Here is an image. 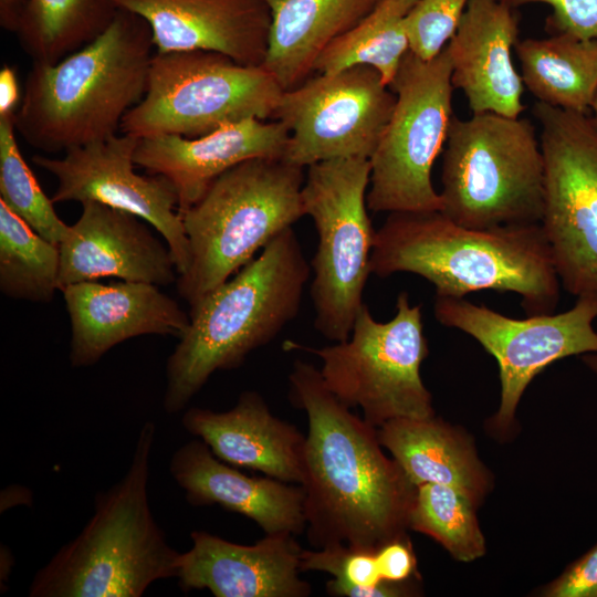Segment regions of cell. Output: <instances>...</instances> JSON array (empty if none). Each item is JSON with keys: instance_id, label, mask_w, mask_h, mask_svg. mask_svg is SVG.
<instances>
[{"instance_id": "cell-1", "label": "cell", "mask_w": 597, "mask_h": 597, "mask_svg": "<svg viewBox=\"0 0 597 597\" xmlns=\"http://www.w3.org/2000/svg\"><path fill=\"white\" fill-rule=\"evenodd\" d=\"M289 383L308 420L300 485L310 544L377 551L408 535L417 486L384 453L377 428L352 413L312 364L295 360Z\"/></svg>"}, {"instance_id": "cell-2", "label": "cell", "mask_w": 597, "mask_h": 597, "mask_svg": "<svg viewBox=\"0 0 597 597\" xmlns=\"http://www.w3.org/2000/svg\"><path fill=\"white\" fill-rule=\"evenodd\" d=\"M371 273L418 274L437 296L514 292L528 315L554 313L561 281L541 223L468 228L441 211L392 212L376 231Z\"/></svg>"}, {"instance_id": "cell-3", "label": "cell", "mask_w": 597, "mask_h": 597, "mask_svg": "<svg viewBox=\"0 0 597 597\" xmlns=\"http://www.w3.org/2000/svg\"><path fill=\"white\" fill-rule=\"evenodd\" d=\"M149 23L118 9L96 40L55 64H32L13 121L33 148L59 153L105 140L146 94L154 48Z\"/></svg>"}, {"instance_id": "cell-4", "label": "cell", "mask_w": 597, "mask_h": 597, "mask_svg": "<svg viewBox=\"0 0 597 597\" xmlns=\"http://www.w3.org/2000/svg\"><path fill=\"white\" fill-rule=\"evenodd\" d=\"M310 274L291 227L191 306L189 326L167 359L165 411L179 412L212 374L239 367L271 342L296 317Z\"/></svg>"}, {"instance_id": "cell-5", "label": "cell", "mask_w": 597, "mask_h": 597, "mask_svg": "<svg viewBox=\"0 0 597 597\" xmlns=\"http://www.w3.org/2000/svg\"><path fill=\"white\" fill-rule=\"evenodd\" d=\"M156 425L146 421L124 476L94 500L81 533L63 545L30 583V597H140L175 577L180 553L167 542L149 505Z\"/></svg>"}, {"instance_id": "cell-6", "label": "cell", "mask_w": 597, "mask_h": 597, "mask_svg": "<svg viewBox=\"0 0 597 597\" xmlns=\"http://www.w3.org/2000/svg\"><path fill=\"white\" fill-rule=\"evenodd\" d=\"M304 180V167L284 158L249 159L219 176L181 214L189 264L177 287L190 307L305 216Z\"/></svg>"}, {"instance_id": "cell-7", "label": "cell", "mask_w": 597, "mask_h": 597, "mask_svg": "<svg viewBox=\"0 0 597 597\" xmlns=\"http://www.w3.org/2000/svg\"><path fill=\"white\" fill-rule=\"evenodd\" d=\"M441 212L468 228L541 223L545 161L531 121L453 116L443 151Z\"/></svg>"}, {"instance_id": "cell-8", "label": "cell", "mask_w": 597, "mask_h": 597, "mask_svg": "<svg viewBox=\"0 0 597 597\" xmlns=\"http://www.w3.org/2000/svg\"><path fill=\"white\" fill-rule=\"evenodd\" d=\"M283 92L264 65H242L212 51L156 52L146 94L124 116L121 132L195 138L243 119H273Z\"/></svg>"}, {"instance_id": "cell-9", "label": "cell", "mask_w": 597, "mask_h": 597, "mask_svg": "<svg viewBox=\"0 0 597 597\" xmlns=\"http://www.w3.org/2000/svg\"><path fill=\"white\" fill-rule=\"evenodd\" d=\"M304 213L318 243L311 262L314 327L325 338L346 341L363 306L376 231L368 216L370 161L350 157L306 167Z\"/></svg>"}, {"instance_id": "cell-10", "label": "cell", "mask_w": 597, "mask_h": 597, "mask_svg": "<svg viewBox=\"0 0 597 597\" xmlns=\"http://www.w3.org/2000/svg\"><path fill=\"white\" fill-rule=\"evenodd\" d=\"M289 348L316 355L328 389L347 407H359L364 419L378 428L398 418L436 415L432 396L420 376L427 357L420 305H411L407 292L396 301L388 322L376 321L363 304L349 337L313 348L286 342Z\"/></svg>"}, {"instance_id": "cell-11", "label": "cell", "mask_w": 597, "mask_h": 597, "mask_svg": "<svg viewBox=\"0 0 597 597\" xmlns=\"http://www.w3.org/2000/svg\"><path fill=\"white\" fill-rule=\"evenodd\" d=\"M389 87L396 103L369 158L368 209L389 213L441 211L442 199L431 174L454 116L447 49L428 61L408 51Z\"/></svg>"}, {"instance_id": "cell-12", "label": "cell", "mask_w": 597, "mask_h": 597, "mask_svg": "<svg viewBox=\"0 0 597 597\" xmlns=\"http://www.w3.org/2000/svg\"><path fill=\"white\" fill-rule=\"evenodd\" d=\"M545 161L542 228L564 289L597 296V128L586 114L536 102Z\"/></svg>"}, {"instance_id": "cell-13", "label": "cell", "mask_w": 597, "mask_h": 597, "mask_svg": "<svg viewBox=\"0 0 597 597\" xmlns=\"http://www.w3.org/2000/svg\"><path fill=\"white\" fill-rule=\"evenodd\" d=\"M433 311L440 324L472 336L496 359L501 397L486 429L501 441L514 433L519 402L536 375L559 359L597 353V296H579L566 312L523 320L463 297L437 296Z\"/></svg>"}, {"instance_id": "cell-14", "label": "cell", "mask_w": 597, "mask_h": 597, "mask_svg": "<svg viewBox=\"0 0 597 597\" xmlns=\"http://www.w3.org/2000/svg\"><path fill=\"white\" fill-rule=\"evenodd\" d=\"M396 95L367 65L314 73L284 91L274 118L290 132L284 159L308 167L320 161L369 159L390 119Z\"/></svg>"}, {"instance_id": "cell-15", "label": "cell", "mask_w": 597, "mask_h": 597, "mask_svg": "<svg viewBox=\"0 0 597 597\" xmlns=\"http://www.w3.org/2000/svg\"><path fill=\"white\" fill-rule=\"evenodd\" d=\"M140 138L113 135L65 151L62 158L35 155L33 164L52 174V201H96L130 212L165 239L179 275L189 264V243L174 185L161 175H138L134 155Z\"/></svg>"}, {"instance_id": "cell-16", "label": "cell", "mask_w": 597, "mask_h": 597, "mask_svg": "<svg viewBox=\"0 0 597 597\" xmlns=\"http://www.w3.org/2000/svg\"><path fill=\"white\" fill-rule=\"evenodd\" d=\"M78 220L59 244V290L101 277L150 283L177 282L167 244L137 216L96 201H85Z\"/></svg>"}, {"instance_id": "cell-17", "label": "cell", "mask_w": 597, "mask_h": 597, "mask_svg": "<svg viewBox=\"0 0 597 597\" xmlns=\"http://www.w3.org/2000/svg\"><path fill=\"white\" fill-rule=\"evenodd\" d=\"M61 292L71 322L73 367L96 364L126 339L142 335L179 338L189 326V315L155 284L88 281Z\"/></svg>"}, {"instance_id": "cell-18", "label": "cell", "mask_w": 597, "mask_h": 597, "mask_svg": "<svg viewBox=\"0 0 597 597\" xmlns=\"http://www.w3.org/2000/svg\"><path fill=\"white\" fill-rule=\"evenodd\" d=\"M294 534H265L253 545L192 531L191 547L180 553L176 578L185 593L208 589L216 597H307L300 577L303 548Z\"/></svg>"}, {"instance_id": "cell-19", "label": "cell", "mask_w": 597, "mask_h": 597, "mask_svg": "<svg viewBox=\"0 0 597 597\" xmlns=\"http://www.w3.org/2000/svg\"><path fill=\"white\" fill-rule=\"evenodd\" d=\"M289 137L280 121L249 118L195 138L174 134L140 138L134 161L174 185L181 216L232 167L253 158H284Z\"/></svg>"}, {"instance_id": "cell-20", "label": "cell", "mask_w": 597, "mask_h": 597, "mask_svg": "<svg viewBox=\"0 0 597 597\" xmlns=\"http://www.w3.org/2000/svg\"><path fill=\"white\" fill-rule=\"evenodd\" d=\"M150 25L157 52L212 51L263 65L271 29L266 0H114Z\"/></svg>"}, {"instance_id": "cell-21", "label": "cell", "mask_w": 597, "mask_h": 597, "mask_svg": "<svg viewBox=\"0 0 597 597\" xmlns=\"http://www.w3.org/2000/svg\"><path fill=\"white\" fill-rule=\"evenodd\" d=\"M517 19L501 0H469L446 49L451 82L462 91L472 113L520 117L524 84L514 66Z\"/></svg>"}, {"instance_id": "cell-22", "label": "cell", "mask_w": 597, "mask_h": 597, "mask_svg": "<svg viewBox=\"0 0 597 597\" xmlns=\"http://www.w3.org/2000/svg\"><path fill=\"white\" fill-rule=\"evenodd\" d=\"M169 472L193 506L217 504L255 522L265 534L305 531L304 490L270 476H249L218 459L200 439L180 446Z\"/></svg>"}, {"instance_id": "cell-23", "label": "cell", "mask_w": 597, "mask_h": 597, "mask_svg": "<svg viewBox=\"0 0 597 597\" xmlns=\"http://www.w3.org/2000/svg\"><path fill=\"white\" fill-rule=\"evenodd\" d=\"M181 425L230 465L287 483H302L305 436L275 417L255 391H243L228 411L189 408Z\"/></svg>"}, {"instance_id": "cell-24", "label": "cell", "mask_w": 597, "mask_h": 597, "mask_svg": "<svg viewBox=\"0 0 597 597\" xmlns=\"http://www.w3.org/2000/svg\"><path fill=\"white\" fill-rule=\"evenodd\" d=\"M377 433L380 444L416 486H453L476 507L493 488V476L479 458L473 438L460 426L436 415L398 418L378 427Z\"/></svg>"}, {"instance_id": "cell-25", "label": "cell", "mask_w": 597, "mask_h": 597, "mask_svg": "<svg viewBox=\"0 0 597 597\" xmlns=\"http://www.w3.org/2000/svg\"><path fill=\"white\" fill-rule=\"evenodd\" d=\"M271 29L264 66L284 91L314 74L320 54L384 0H266Z\"/></svg>"}, {"instance_id": "cell-26", "label": "cell", "mask_w": 597, "mask_h": 597, "mask_svg": "<svg viewBox=\"0 0 597 597\" xmlns=\"http://www.w3.org/2000/svg\"><path fill=\"white\" fill-rule=\"evenodd\" d=\"M515 52L524 86L537 102L579 114L597 92V40L566 32L517 41Z\"/></svg>"}, {"instance_id": "cell-27", "label": "cell", "mask_w": 597, "mask_h": 597, "mask_svg": "<svg viewBox=\"0 0 597 597\" xmlns=\"http://www.w3.org/2000/svg\"><path fill=\"white\" fill-rule=\"evenodd\" d=\"M118 11L114 0H28L17 36L32 64H55L102 35Z\"/></svg>"}, {"instance_id": "cell-28", "label": "cell", "mask_w": 597, "mask_h": 597, "mask_svg": "<svg viewBox=\"0 0 597 597\" xmlns=\"http://www.w3.org/2000/svg\"><path fill=\"white\" fill-rule=\"evenodd\" d=\"M418 0H384L356 27L320 54L314 73H333L355 65L375 69L389 86L409 51L405 19Z\"/></svg>"}, {"instance_id": "cell-29", "label": "cell", "mask_w": 597, "mask_h": 597, "mask_svg": "<svg viewBox=\"0 0 597 597\" xmlns=\"http://www.w3.org/2000/svg\"><path fill=\"white\" fill-rule=\"evenodd\" d=\"M60 250L0 201V291L13 300L52 301Z\"/></svg>"}, {"instance_id": "cell-30", "label": "cell", "mask_w": 597, "mask_h": 597, "mask_svg": "<svg viewBox=\"0 0 597 597\" xmlns=\"http://www.w3.org/2000/svg\"><path fill=\"white\" fill-rule=\"evenodd\" d=\"M478 507L458 489L437 483L417 486L409 530L438 542L454 559L472 562L486 553Z\"/></svg>"}, {"instance_id": "cell-31", "label": "cell", "mask_w": 597, "mask_h": 597, "mask_svg": "<svg viewBox=\"0 0 597 597\" xmlns=\"http://www.w3.org/2000/svg\"><path fill=\"white\" fill-rule=\"evenodd\" d=\"M14 115L0 117V201L40 235L60 244L69 232L24 160L15 138Z\"/></svg>"}, {"instance_id": "cell-32", "label": "cell", "mask_w": 597, "mask_h": 597, "mask_svg": "<svg viewBox=\"0 0 597 597\" xmlns=\"http://www.w3.org/2000/svg\"><path fill=\"white\" fill-rule=\"evenodd\" d=\"M301 570L324 572L333 576L326 591L335 597H405L415 596L418 588L413 578L394 583L384 580L379 573L376 551L336 544L315 549H303Z\"/></svg>"}, {"instance_id": "cell-33", "label": "cell", "mask_w": 597, "mask_h": 597, "mask_svg": "<svg viewBox=\"0 0 597 597\" xmlns=\"http://www.w3.org/2000/svg\"><path fill=\"white\" fill-rule=\"evenodd\" d=\"M469 0H418L405 19L409 51L421 60L437 56L453 36Z\"/></svg>"}, {"instance_id": "cell-34", "label": "cell", "mask_w": 597, "mask_h": 597, "mask_svg": "<svg viewBox=\"0 0 597 597\" xmlns=\"http://www.w3.org/2000/svg\"><path fill=\"white\" fill-rule=\"evenodd\" d=\"M511 8L528 3L548 4V19L557 33L566 32L582 39L597 40V0H501Z\"/></svg>"}, {"instance_id": "cell-35", "label": "cell", "mask_w": 597, "mask_h": 597, "mask_svg": "<svg viewBox=\"0 0 597 597\" xmlns=\"http://www.w3.org/2000/svg\"><path fill=\"white\" fill-rule=\"evenodd\" d=\"M543 597H597V544L536 594Z\"/></svg>"}, {"instance_id": "cell-36", "label": "cell", "mask_w": 597, "mask_h": 597, "mask_svg": "<svg viewBox=\"0 0 597 597\" xmlns=\"http://www.w3.org/2000/svg\"><path fill=\"white\" fill-rule=\"evenodd\" d=\"M376 557L384 580L401 583L420 578L416 554L408 535L381 545L376 551Z\"/></svg>"}, {"instance_id": "cell-37", "label": "cell", "mask_w": 597, "mask_h": 597, "mask_svg": "<svg viewBox=\"0 0 597 597\" xmlns=\"http://www.w3.org/2000/svg\"><path fill=\"white\" fill-rule=\"evenodd\" d=\"M19 101L20 91L15 70L3 65L0 71V117L14 115Z\"/></svg>"}, {"instance_id": "cell-38", "label": "cell", "mask_w": 597, "mask_h": 597, "mask_svg": "<svg viewBox=\"0 0 597 597\" xmlns=\"http://www.w3.org/2000/svg\"><path fill=\"white\" fill-rule=\"evenodd\" d=\"M28 0H0V25L8 32H17L21 13Z\"/></svg>"}, {"instance_id": "cell-39", "label": "cell", "mask_w": 597, "mask_h": 597, "mask_svg": "<svg viewBox=\"0 0 597 597\" xmlns=\"http://www.w3.org/2000/svg\"><path fill=\"white\" fill-rule=\"evenodd\" d=\"M582 360L585 366L597 376V353L582 355Z\"/></svg>"}, {"instance_id": "cell-40", "label": "cell", "mask_w": 597, "mask_h": 597, "mask_svg": "<svg viewBox=\"0 0 597 597\" xmlns=\"http://www.w3.org/2000/svg\"><path fill=\"white\" fill-rule=\"evenodd\" d=\"M590 108H593L594 112V118L591 121L597 128V92Z\"/></svg>"}]
</instances>
